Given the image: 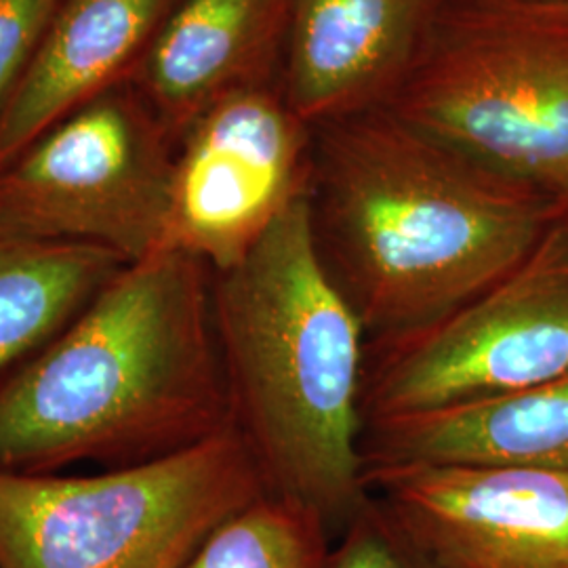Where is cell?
I'll use <instances>...</instances> for the list:
<instances>
[{
  "instance_id": "12",
  "label": "cell",
  "mask_w": 568,
  "mask_h": 568,
  "mask_svg": "<svg viewBox=\"0 0 568 568\" xmlns=\"http://www.w3.org/2000/svg\"><path fill=\"white\" fill-rule=\"evenodd\" d=\"M178 0H61L0 114V166L84 103L129 82Z\"/></svg>"
},
{
  "instance_id": "3",
  "label": "cell",
  "mask_w": 568,
  "mask_h": 568,
  "mask_svg": "<svg viewBox=\"0 0 568 568\" xmlns=\"http://www.w3.org/2000/svg\"><path fill=\"white\" fill-rule=\"evenodd\" d=\"M232 410L265 495L335 537L365 504V326L318 253L310 187L243 260L213 272Z\"/></svg>"
},
{
  "instance_id": "11",
  "label": "cell",
  "mask_w": 568,
  "mask_h": 568,
  "mask_svg": "<svg viewBox=\"0 0 568 568\" xmlns=\"http://www.w3.org/2000/svg\"><path fill=\"white\" fill-rule=\"evenodd\" d=\"M284 28L286 0H178L129 82L178 145L213 103L265 82Z\"/></svg>"
},
{
  "instance_id": "6",
  "label": "cell",
  "mask_w": 568,
  "mask_h": 568,
  "mask_svg": "<svg viewBox=\"0 0 568 568\" xmlns=\"http://www.w3.org/2000/svg\"><path fill=\"white\" fill-rule=\"evenodd\" d=\"M126 84L0 166V241L95 244L126 264L163 246L175 142Z\"/></svg>"
},
{
  "instance_id": "15",
  "label": "cell",
  "mask_w": 568,
  "mask_h": 568,
  "mask_svg": "<svg viewBox=\"0 0 568 568\" xmlns=\"http://www.w3.org/2000/svg\"><path fill=\"white\" fill-rule=\"evenodd\" d=\"M331 539L316 514L262 495L225 520L183 568H323Z\"/></svg>"
},
{
  "instance_id": "9",
  "label": "cell",
  "mask_w": 568,
  "mask_h": 568,
  "mask_svg": "<svg viewBox=\"0 0 568 568\" xmlns=\"http://www.w3.org/2000/svg\"><path fill=\"white\" fill-rule=\"evenodd\" d=\"M365 480L436 568H568V474L398 464Z\"/></svg>"
},
{
  "instance_id": "4",
  "label": "cell",
  "mask_w": 568,
  "mask_h": 568,
  "mask_svg": "<svg viewBox=\"0 0 568 568\" xmlns=\"http://www.w3.org/2000/svg\"><path fill=\"white\" fill-rule=\"evenodd\" d=\"M488 173L568 206V7L462 0L384 105Z\"/></svg>"
},
{
  "instance_id": "18",
  "label": "cell",
  "mask_w": 568,
  "mask_h": 568,
  "mask_svg": "<svg viewBox=\"0 0 568 568\" xmlns=\"http://www.w3.org/2000/svg\"><path fill=\"white\" fill-rule=\"evenodd\" d=\"M520 2H539V4H556V7H568V0H520Z\"/></svg>"
},
{
  "instance_id": "8",
  "label": "cell",
  "mask_w": 568,
  "mask_h": 568,
  "mask_svg": "<svg viewBox=\"0 0 568 568\" xmlns=\"http://www.w3.org/2000/svg\"><path fill=\"white\" fill-rule=\"evenodd\" d=\"M312 126L267 82L213 103L175 145L161 248L213 272L239 264L310 187Z\"/></svg>"
},
{
  "instance_id": "2",
  "label": "cell",
  "mask_w": 568,
  "mask_h": 568,
  "mask_svg": "<svg viewBox=\"0 0 568 568\" xmlns=\"http://www.w3.org/2000/svg\"><path fill=\"white\" fill-rule=\"evenodd\" d=\"M310 206L318 253L368 342L440 323L520 264L568 209L384 108L318 126Z\"/></svg>"
},
{
  "instance_id": "16",
  "label": "cell",
  "mask_w": 568,
  "mask_h": 568,
  "mask_svg": "<svg viewBox=\"0 0 568 568\" xmlns=\"http://www.w3.org/2000/svg\"><path fill=\"white\" fill-rule=\"evenodd\" d=\"M323 568H436L371 493L331 539Z\"/></svg>"
},
{
  "instance_id": "13",
  "label": "cell",
  "mask_w": 568,
  "mask_h": 568,
  "mask_svg": "<svg viewBox=\"0 0 568 568\" xmlns=\"http://www.w3.org/2000/svg\"><path fill=\"white\" fill-rule=\"evenodd\" d=\"M365 469L485 464L568 474V375L504 396L365 427Z\"/></svg>"
},
{
  "instance_id": "5",
  "label": "cell",
  "mask_w": 568,
  "mask_h": 568,
  "mask_svg": "<svg viewBox=\"0 0 568 568\" xmlns=\"http://www.w3.org/2000/svg\"><path fill=\"white\" fill-rule=\"evenodd\" d=\"M262 495L234 427L95 476L0 471V568H183Z\"/></svg>"
},
{
  "instance_id": "17",
  "label": "cell",
  "mask_w": 568,
  "mask_h": 568,
  "mask_svg": "<svg viewBox=\"0 0 568 568\" xmlns=\"http://www.w3.org/2000/svg\"><path fill=\"white\" fill-rule=\"evenodd\" d=\"M61 0H0V114L37 55Z\"/></svg>"
},
{
  "instance_id": "1",
  "label": "cell",
  "mask_w": 568,
  "mask_h": 568,
  "mask_svg": "<svg viewBox=\"0 0 568 568\" xmlns=\"http://www.w3.org/2000/svg\"><path fill=\"white\" fill-rule=\"evenodd\" d=\"M232 427L213 270L178 248L126 264L0 373V471L140 466Z\"/></svg>"
},
{
  "instance_id": "14",
  "label": "cell",
  "mask_w": 568,
  "mask_h": 568,
  "mask_svg": "<svg viewBox=\"0 0 568 568\" xmlns=\"http://www.w3.org/2000/svg\"><path fill=\"white\" fill-rule=\"evenodd\" d=\"M124 265L95 244L0 241V373L51 342Z\"/></svg>"
},
{
  "instance_id": "7",
  "label": "cell",
  "mask_w": 568,
  "mask_h": 568,
  "mask_svg": "<svg viewBox=\"0 0 568 568\" xmlns=\"http://www.w3.org/2000/svg\"><path fill=\"white\" fill-rule=\"evenodd\" d=\"M568 375V209L504 278L424 331L368 342L365 427Z\"/></svg>"
},
{
  "instance_id": "10",
  "label": "cell",
  "mask_w": 568,
  "mask_h": 568,
  "mask_svg": "<svg viewBox=\"0 0 568 568\" xmlns=\"http://www.w3.org/2000/svg\"><path fill=\"white\" fill-rule=\"evenodd\" d=\"M440 0H286L284 100L312 129L384 108Z\"/></svg>"
}]
</instances>
